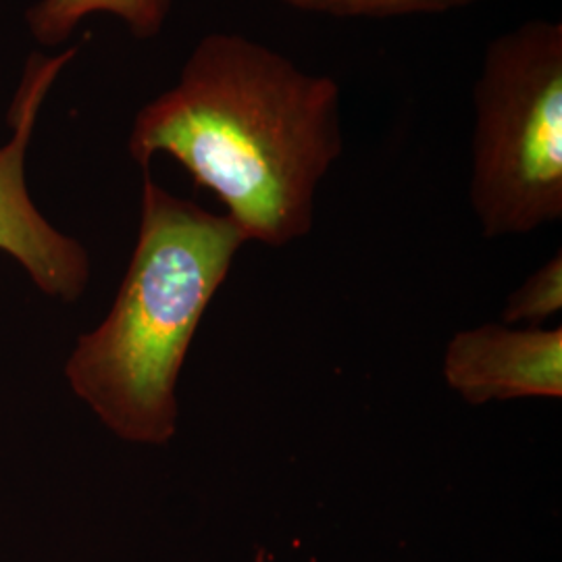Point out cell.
<instances>
[{"label": "cell", "instance_id": "2", "mask_svg": "<svg viewBox=\"0 0 562 562\" xmlns=\"http://www.w3.org/2000/svg\"><path fill=\"white\" fill-rule=\"evenodd\" d=\"M246 236L146 176L138 241L109 317L67 362V380L117 438L165 443L178 429L176 385L202 315Z\"/></svg>", "mask_w": 562, "mask_h": 562}, {"label": "cell", "instance_id": "6", "mask_svg": "<svg viewBox=\"0 0 562 562\" xmlns=\"http://www.w3.org/2000/svg\"><path fill=\"white\" fill-rule=\"evenodd\" d=\"M173 0H42L27 20L32 34L42 44L65 41L81 20L106 13L123 21L138 38H150L161 32Z\"/></svg>", "mask_w": 562, "mask_h": 562}, {"label": "cell", "instance_id": "8", "mask_svg": "<svg viewBox=\"0 0 562 562\" xmlns=\"http://www.w3.org/2000/svg\"><path fill=\"white\" fill-rule=\"evenodd\" d=\"M561 308L562 255L557 252L510 294L503 311V322L508 327L517 323L540 327L543 322L559 315Z\"/></svg>", "mask_w": 562, "mask_h": 562}, {"label": "cell", "instance_id": "7", "mask_svg": "<svg viewBox=\"0 0 562 562\" xmlns=\"http://www.w3.org/2000/svg\"><path fill=\"white\" fill-rule=\"evenodd\" d=\"M292 9L338 20H396L443 15L483 0H281Z\"/></svg>", "mask_w": 562, "mask_h": 562}, {"label": "cell", "instance_id": "4", "mask_svg": "<svg viewBox=\"0 0 562 562\" xmlns=\"http://www.w3.org/2000/svg\"><path fill=\"white\" fill-rule=\"evenodd\" d=\"M76 53L69 48L53 59L32 57L9 113L13 136L0 148V250L20 262L42 292L69 302L80 299L88 283V255L38 213L25 188L23 162L42 102Z\"/></svg>", "mask_w": 562, "mask_h": 562}, {"label": "cell", "instance_id": "3", "mask_svg": "<svg viewBox=\"0 0 562 562\" xmlns=\"http://www.w3.org/2000/svg\"><path fill=\"white\" fill-rule=\"evenodd\" d=\"M469 201L485 238L562 217V23L527 20L483 50Z\"/></svg>", "mask_w": 562, "mask_h": 562}, {"label": "cell", "instance_id": "5", "mask_svg": "<svg viewBox=\"0 0 562 562\" xmlns=\"http://www.w3.org/2000/svg\"><path fill=\"white\" fill-rule=\"evenodd\" d=\"M443 380L473 406L562 398V329L485 323L459 331L443 355Z\"/></svg>", "mask_w": 562, "mask_h": 562}, {"label": "cell", "instance_id": "1", "mask_svg": "<svg viewBox=\"0 0 562 562\" xmlns=\"http://www.w3.org/2000/svg\"><path fill=\"white\" fill-rule=\"evenodd\" d=\"M341 150L340 83L236 32L206 34L130 134L134 161L173 157L246 240L276 248L311 232L319 183Z\"/></svg>", "mask_w": 562, "mask_h": 562}]
</instances>
